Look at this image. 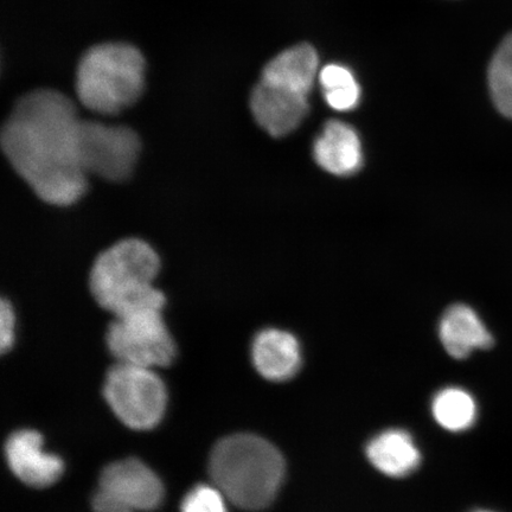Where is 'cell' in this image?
<instances>
[{"instance_id":"1","label":"cell","mask_w":512,"mask_h":512,"mask_svg":"<svg viewBox=\"0 0 512 512\" xmlns=\"http://www.w3.org/2000/svg\"><path fill=\"white\" fill-rule=\"evenodd\" d=\"M81 123L68 96L42 88L23 95L3 125L0 143L12 168L53 206H70L87 191Z\"/></svg>"},{"instance_id":"2","label":"cell","mask_w":512,"mask_h":512,"mask_svg":"<svg viewBox=\"0 0 512 512\" xmlns=\"http://www.w3.org/2000/svg\"><path fill=\"white\" fill-rule=\"evenodd\" d=\"M209 472L230 502L241 509L262 510L283 485L285 460L277 447L258 435L235 434L213 448Z\"/></svg>"},{"instance_id":"3","label":"cell","mask_w":512,"mask_h":512,"mask_svg":"<svg viewBox=\"0 0 512 512\" xmlns=\"http://www.w3.org/2000/svg\"><path fill=\"white\" fill-rule=\"evenodd\" d=\"M159 270V256L149 243L133 238L121 240L95 259L89 288L96 303L114 317L163 310L164 294L153 286Z\"/></svg>"},{"instance_id":"4","label":"cell","mask_w":512,"mask_h":512,"mask_svg":"<svg viewBox=\"0 0 512 512\" xmlns=\"http://www.w3.org/2000/svg\"><path fill=\"white\" fill-rule=\"evenodd\" d=\"M145 68L144 55L131 44H98L81 57L76 70V94L89 111L118 114L142 96Z\"/></svg>"},{"instance_id":"5","label":"cell","mask_w":512,"mask_h":512,"mask_svg":"<svg viewBox=\"0 0 512 512\" xmlns=\"http://www.w3.org/2000/svg\"><path fill=\"white\" fill-rule=\"evenodd\" d=\"M104 394L123 424L138 431L155 428L168 403L165 384L153 369L119 362L108 371Z\"/></svg>"},{"instance_id":"6","label":"cell","mask_w":512,"mask_h":512,"mask_svg":"<svg viewBox=\"0 0 512 512\" xmlns=\"http://www.w3.org/2000/svg\"><path fill=\"white\" fill-rule=\"evenodd\" d=\"M162 311L149 309L114 317L106 341L119 363L153 369L169 366L174 361L176 344L166 328Z\"/></svg>"},{"instance_id":"7","label":"cell","mask_w":512,"mask_h":512,"mask_svg":"<svg viewBox=\"0 0 512 512\" xmlns=\"http://www.w3.org/2000/svg\"><path fill=\"white\" fill-rule=\"evenodd\" d=\"M142 143L132 128L82 120L80 151L83 170L106 181L123 182L132 175Z\"/></svg>"},{"instance_id":"8","label":"cell","mask_w":512,"mask_h":512,"mask_svg":"<svg viewBox=\"0 0 512 512\" xmlns=\"http://www.w3.org/2000/svg\"><path fill=\"white\" fill-rule=\"evenodd\" d=\"M99 490L132 511H151L163 502L162 480L136 458L119 460L105 467Z\"/></svg>"},{"instance_id":"9","label":"cell","mask_w":512,"mask_h":512,"mask_svg":"<svg viewBox=\"0 0 512 512\" xmlns=\"http://www.w3.org/2000/svg\"><path fill=\"white\" fill-rule=\"evenodd\" d=\"M5 457L14 475L32 488H48L64 470L61 458L44 450L42 435L36 431L12 433L5 444Z\"/></svg>"},{"instance_id":"10","label":"cell","mask_w":512,"mask_h":512,"mask_svg":"<svg viewBox=\"0 0 512 512\" xmlns=\"http://www.w3.org/2000/svg\"><path fill=\"white\" fill-rule=\"evenodd\" d=\"M309 96L259 81L251 94V110L264 130L274 138L285 137L303 123L309 113Z\"/></svg>"},{"instance_id":"11","label":"cell","mask_w":512,"mask_h":512,"mask_svg":"<svg viewBox=\"0 0 512 512\" xmlns=\"http://www.w3.org/2000/svg\"><path fill=\"white\" fill-rule=\"evenodd\" d=\"M313 157L320 168L332 175H354L363 164L361 138L354 127L330 120L313 144Z\"/></svg>"},{"instance_id":"12","label":"cell","mask_w":512,"mask_h":512,"mask_svg":"<svg viewBox=\"0 0 512 512\" xmlns=\"http://www.w3.org/2000/svg\"><path fill=\"white\" fill-rule=\"evenodd\" d=\"M252 360L255 369L266 380L283 382L298 373L302 352L297 338L290 332L266 329L254 338Z\"/></svg>"},{"instance_id":"13","label":"cell","mask_w":512,"mask_h":512,"mask_svg":"<svg viewBox=\"0 0 512 512\" xmlns=\"http://www.w3.org/2000/svg\"><path fill=\"white\" fill-rule=\"evenodd\" d=\"M440 341L454 358L463 360L477 349H489L494 344L490 331L470 306L450 307L440 320Z\"/></svg>"},{"instance_id":"14","label":"cell","mask_w":512,"mask_h":512,"mask_svg":"<svg viewBox=\"0 0 512 512\" xmlns=\"http://www.w3.org/2000/svg\"><path fill=\"white\" fill-rule=\"evenodd\" d=\"M319 60L309 44L283 51L262 70L261 81L309 96L318 75Z\"/></svg>"},{"instance_id":"15","label":"cell","mask_w":512,"mask_h":512,"mask_svg":"<svg viewBox=\"0 0 512 512\" xmlns=\"http://www.w3.org/2000/svg\"><path fill=\"white\" fill-rule=\"evenodd\" d=\"M367 457L383 475L401 478L411 475L420 465V452L407 432H382L367 446Z\"/></svg>"},{"instance_id":"16","label":"cell","mask_w":512,"mask_h":512,"mask_svg":"<svg viewBox=\"0 0 512 512\" xmlns=\"http://www.w3.org/2000/svg\"><path fill=\"white\" fill-rule=\"evenodd\" d=\"M432 412L435 420L445 430L463 432L475 424L477 405L466 390L445 388L435 395Z\"/></svg>"},{"instance_id":"17","label":"cell","mask_w":512,"mask_h":512,"mask_svg":"<svg viewBox=\"0 0 512 512\" xmlns=\"http://www.w3.org/2000/svg\"><path fill=\"white\" fill-rule=\"evenodd\" d=\"M325 101L332 110L349 112L360 104L361 87L355 75L341 64H328L319 73Z\"/></svg>"},{"instance_id":"18","label":"cell","mask_w":512,"mask_h":512,"mask_svg":"<svg viewBox=\"0 0 512 512\" xmlns=\"http://www.w3.org/2000/svg\"><path fill=\"white\" fill-rule=\"evenodd\" d=\"M488 81L497 110L512 120V34L504 38L492 57Z\"/></svg>"},{"instance_id":"19","label":"cell","mask_w":512,"mask_h":512,"mask_svg":"<svg viewBox=\"0 0 512 512\" xmlns=\"http://www.w3.org/2000/svg\"><path fill=\"white\" fill-rule=\"evenodd\" d=\"M181 512H228L226 496L210 485H197L184 497Z\"/></svg>"},{"instance_id":"20","label":"cell","mask_w":512,"mask_h":512,"mask_svg":"<svg viewBox=\"0 0 512 512\" xmlns=\"http://www.w3.org/2000/svg\"><path fill=\"white\" fill-rule=\"evenodd\" d=\"M15 311L11 303L3 299L0 304V348L6 352L15 342Z\"/></svg>"},{"instance_id":"21","label":"cell","mask_w":512,"mask_h":512,"mask_svg":"<svg viewBox=\"0 0 512 512\" xmlns=\"http://www.w3.org/2000/svg\"><path fill=\"white\" fill-rule=\"evenodd\" d=\"M94 512H134L124 507L123 504L115 502L113 498L107 496L105 492L98 489L92 499Z\"/></svg>"},{"instance_id":"22","label":"cell","mask_w":512,"mask_h":512,"mask_svg":"<svg viewBox=\"0 0 512 512\" xmlns=\"http://www.w3.org/2000/svg\"><path fill=\"white\" fill-rule=\"evenodd\" d=\"M476 512H491V511H483V510H482V511H476Z\"/></svg>"}]
</instances>
